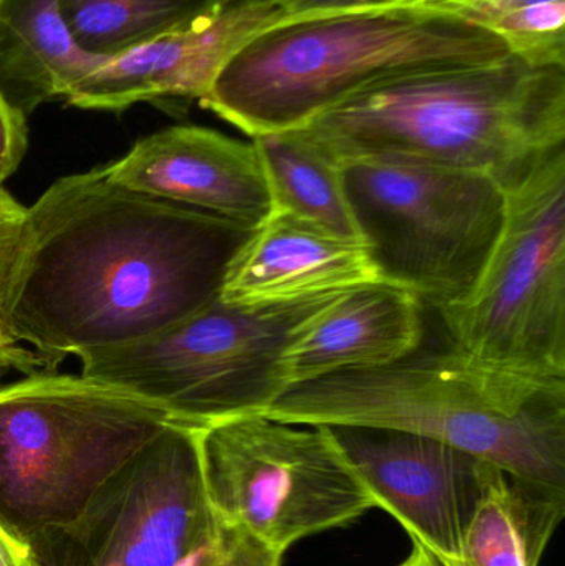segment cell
I'll return each instance as SVG.
<instances>
[{
    "label": "cell",
    "mask_w": 565,
    "mask_h": 566,
    "mask_svg": "<svg viewBox=\"0 0 565 566\" xmlns=\"http://www.w3.org/2000/svg\"><path fill=\"white\" fill-rule=\"evenodd\" d=\"M510 55L474 17L431 0L284 17L231 56L201 105L254 138L401 76Z\"/></svg>",
    "instance_id": "2"
},
{
    "label": "cell",
    "mask_w": 565,
    "mask_h": 566,
    "mask_svg": "<svg viewBox=\"0 0 565 566\" xmlns=\"http://www.w3.org/2000/svg\"><path fill=\"white\" fill-rule=\"evenodd\" d=\"M171 415L85 376L33 373L0 388V524L32 545L82 517Z\"/></svg>",
    "instance_id": "5"
},
{
    "label": "cell",
    "mask_w": 565,
    "mask_h": 566,
    "mask_svg": "<svg viewBox=\"0 0 565 566\" xmlns=\"http://www.w3.org/2000/svg\"><path fill=\"white\" fill-rule=\"evenodd\" d=\"M29 148L27 116L0 92V186L13 175Z\"/></svg>",
    "instance_id": "23"
},
{
    "label": "cell",
    "mask_w": 565,
    "mask_h": 566,
    "mask_svg": "<svg viewBox=\"0 0 565 566\" xmlns=\"http://www.w3.org/2000/svg\"><path fill=\"white\" fill-rule=\"evenodd\" d=\"M45 368L42 356L32 349L23 348L22 342L15 338L9 326L0 318V378L6 373L19 371L30 376Z\"/></svg>",
    "instance_id": "24"
},
{
    "label": "cell",
    "mask_w": 565,
    "mask_h": 566,
    "mask_svg": "<svg viewBox=\"0 0 565 566\" xmlns=\"http://www.w3.org/2000/svg\"><path fill=\"white\" fill-rule=\"evenodd\" d=\"M565 515V489L501 472L474 512L461 566H540Z\"/></svg>",
    "instance_id": "17"
},
{
    "label": "cell",
    "mask_w": 565,
    "mask_h": 566,
    "mask_svg": "<svg viewBox=\"0 0 565 566\" xmlns=\"http://www.w3.org/2000/svg\"><path fill=\"white\" fill-rule=\"evenodd\" d=\"M397 566H447L441 564L437 557L430 554V552L425 551V548L418 547V545H414V551H411L410 557L405 558L400 565Z\"/></svg>",
    "instance_id": "27"
},
{
    "label": "cell",
    "mask_w": 565,
    "mask_h": 566,
    "mask_svg": "<svg viewBox=\"0 0 565 566\" xmlns=\"http://www.w3.org/2000/svg\"><path fill=\"white\" fill-rule=\"evenodd\" d=\"M198 429L168 422L96 494L82 517L33 542L42 566H178L215 532Z\"/></svg>",
    "instance_id": "10"
},
{
    "label": "cell",
    "mask_w": 565,
    "mask_h": 566,
    "mask_svg": "<svg viewBox=\"0 0 565 566\" xmlns=\"http://www.w3.org/2000/svg\"><path fill=\"white\" fill-rule=\"evenodd\" d=\"M265 0H232L211 19L100 63L72 90L70 106L125 112L138 103H201L226 63L259 30L284 19Z\"/></svg>",
    "instance_id": "12"
},
{
    "label": "cell",
    "mask_w": 565,
    "mask_h": 566,
    "mask_svg": "<svg viewBox=\"0 0 565 566\" xmlns=\"http://www.w3.org/2000/svg\"><path fill=\"white\" fill-rule=\"evenodd\" d=\"M261 415L291 424L415 432L514 478L565 489V381L511 375L451 346L295 386Z\"/></svg>",
    "instance_id": "4"
},
{
    "label": "cell",
    "mask_w": 565,
    "mask_h": 566,
    "mask_svg": "<svg viewBox=\"0 0 565 566\" xmlns=\"http://www.w3.org/2000/svg\"><path fill=\"white\" fill-rule=\"evenodd\" d=\"M331 298L236 306L218 296L146 338L79 356L82 376L195 428L261 415L287 391L282 355L295 329Z\"/></svg>",
    "instance_id": "6"
},
{
    "label": "cell",
    "mask_w": 565,
    "mask_h": 566,
    "mask_svg": "<svg viewBox=\"0 0 565 566\" xmlns=\"http://www.w3.org/2000/svg\"><path fill=\"white\" fill-rule=\"evenodd\" d=\"M348 205L381 282L438 310L463 298L500 238L506 192L490 176L394 158L344 163Z\"/></svg>",
    "instance_id": "7"
},
{
    "label": "cell",
    "mask_w": 565,
    "mask_h": 566,
    "mask_svg": "<svg viewBox=\"0 0 565 566\" xmlns=\"http://www.w3.org/2000/svg\"><path fill=\"white\" fill-rule=\"evenodd\" d=\"M252 231L103 168L66 176L27 208L0 318L49 369L146 338L218 298Z\"/></svg>",
    "instance_id": "1"
},
{
    "label": "cell",
    "mask_w": 565,
    "mask_h": 566,
    "mask_svg": "<svg viewBox=\"0 0 565 566\" xmlns=\"http://www.w3.org/2000/svg\"><path fill=\"white\" fill-rule=\"evenodd\" d=\"M423 308L417 296L384 282L332 296L297 326L284 349L285 388L407 358L423 343Z\"/></svg>",
    "instance_id": "14"
},
{
    "label": "cell",
    "mask_w": 565,
    "mask_h": 566,
    "mask_svg": "<svg viewBox=\"0 0 565 566\" xmlns=\"http://www.w3.org/2000/svg\"><path fill=\"white\" fill-rule=\"evenodd\" d=\"M435 312L457 352L565 381V151L506 192L503 229L473 289Z\"/></svg>",
    "instance_id": "8"
},
{
    "label": "cell",
    "mask_w": 565,
    "mask_h": 566,
    "mask_svg": "<svg viewBox=\"0 0 565 566\" xmlns=\"http://www.w3.org/2000/svg\"><path fill=\"white\" fill-rule=\"evenodd\" d=\"M287 17L391 6L405 0H265Z\"/></svg>",
    "instance_id": "25"
},
{
    "label": "cell",
    "mask_w": 565,
    "mask_h": 566,
    "mask_svg": "<svg viewBox=\"0 0 565 566\" xmlns=\"http://www.w3.org/2000/svg\"><path fill=\"white\" fill-rule=\"evenodd\" d=\"M431 2L444 3V6L454 7L458 10H467L470 7L480 6V3L488 2V0H431Z\"/></svg>",
    "instance_id": "28"
},
{
    "label": "cell",
    "mask_w": 565,
    "mask_h": 566,
    "mask_svg": "<svg viewBox=\"0 0 565 566\" xmlns=\"http://www.w3.org/2000/svg\"><path fill=\"white\" fill-rule=\"evenodd\" d=\"M25 221L27 208L0 188V313L22 244Z\"/></svg>",
    "instance_id": "22"
},
{
    "label": "cell",
    "mask_w": 565,
    "mask_h": 566,
    "mask_svg": "<svg viewBox=\"0 0 565 566\" xmlns=\"http://www.w3.org/2000/svg\"><path fill=\"white\" fill-rule=\"evenodd\" d=\"M103 171L133 191L245 228H259L271 216V196L252 139L241 142L205 126L159 129Z\"/></svg>",
    "instance_id": "13"
},
{
    "label": "cell",
    "mask_w": 565,
    "mask_h": 566,
    "mask_svg": "<svg viewBox=\"0 0 565 566\" xmlns=\"http://www.w3.org/2000/svg\"><path fill=\"white\" fill-rule=\"evenodd\" d=\"M271 196V214L308 222L345 239H358L348 205L344 165L301 129L251 138Z\"/></svg>",
    "instance_id": "18"
},
{
    "label": "cell",
    "mask_w": 565,
    "mask_h": 566,
    "mask_svg": "<svg viewBox=\"0 0 565 566\" xmlns=\"http://www.w3.org/2000/svg\"><path fill=\"white\" fill-rule=\"evenodd\" d=\"M102 62L73 39L63 0H0V92L23 115L65 102Z\"/></svg>",
    "instance_id": "16"
},
{
    "label": "cell",
    "mask_w": 565,
    "mask_h": 566,
    "mask_svg": "<svg viewBox=\"0 0 565 566\" xmlns=\"http://www.w3.org/2000/svg\"><path fill=\"white\" fill-rule=\"evenodd\" d=\"M461 12L493 30L513 55L565 65V0H488Z\"/></svg>",
    "instance_id": "20"
},
{
    "label": "cell",
    "mask_w": 565,
    "mask_h": 566,
    "mask_svg": "<svg viewBox=\"0 0 565 566\" xmlns=\"http://www.w3.org/2000/svg\"><path fill=\"white\" fill-rule=\"evenodd\" d=\"M0 566H42L36 560L32 547L13 537L0 524Z\"/></svg>",
    "instance_id": "26"
},
{
    "label": "cell",
    "mask_w": 565,
    "mask_h": 566,
    "mask_svg": "<svg viewBox=\"0 0 565 566\" xmlns=\"http://www.w3.org/2000/svg\"><path fill=\"white\" fill-rule=\"evenodd\" d=\"M192 555L191 557L185 558V560H182L181 564H179L178 566H192Z\"/></svg>",
    "instance_id": "29"
},
{
    "label": "cell",
    "mask_w": 565,
    "mask_h": 566,
    "mask_svg": "<svg viewBox=\"0 0 565 566\" xmlns=\"http://www.w3.org/2000/svg\"><path fill=\"white\" fill-rule=\"evenodd\" d=\"M338 163L394 158L477 171L504 192L565 151V65L513 55L372 86L302 126Z\"/></svg>",
    "instance_id": "3"
},
{
    "label": "cell",
    "mask_w": 565,
    "mask_h": 566,
    "mask_svg": "<svg viewBox=\"0 0 565 566\" xmlns=\"http://www.w3.org/2000/svg\"><path fill=\"white\" fill-rule=\"evenodd\" d=\"M378 282L364 241L271 214L232 259L219 298L236 306L285 305Z\"/></svg>",
    "instance_id": "15"
},
{
    "label": "cell",
    "mask_w": 565,
    "mask_h": 566,
    "mask_svg": "<svg viewBox=\"0 0 565 566\" xmlns=\"http://www.w3.org/2000/svg\"><path fill=\"white\" fill-rule=\"evenodd\" d=\"M374 499L414 545L447 566L463 565V542L478 505L503 469L447 442L397 429L327 426Z\"/></svg>",
    "instance_id": "11"
},
{
    "label": "cell",
    "mask_w": 565,
    "mask_h": 566,
    "mask_svg": "<svg viewBox=\"0 0 565 566\" xmlns=\"http://www.w3.org/2000/svg\"><path fill=\"white\" fill-rule=\"evenodd\" d=\"M232 0H63V12L80 49L115 59L161 36L191 29Z\"/></svg>",
    "instance_id": "19"
},
{
    "label": "cell",
    "mask_w": 565,
    "mask_h": 566,
    "mask_svg": "<svg viewBox=\"0 0 565 566\" xmlns=\"http://www.w3.org/2000/svg\"><path fill=\"white\" fill-rule=\"evenodd\" d=\"M282 557L242 528L216 518L211 538L192 555V566H281Z\"/></svg>",
    "instance_id": "21"
},
{
    "label": "cell",
    "mask_w": 565,
    "mask_h": 566,
    "mask_svg": "<svg viewBox=\"0 0 565 566\" xmlns=\"http://www.w3.org/2000/svg\"><path fill=\"white\" fill-rule=\"evenodd\" d=\"M198 451L215 518L281 555L375 509L327 426L238 416L199 428Z\"/></svg>",
    "instance_id": "9"
}]
</instances>
